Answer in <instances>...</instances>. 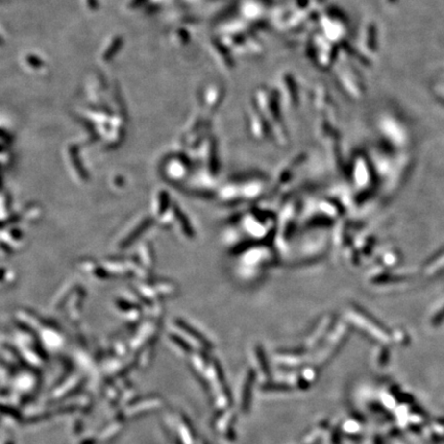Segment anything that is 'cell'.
Returning <instances> with one entry per match:
<instances>
[{"mask_svg":"<svg viewBox=\"0 0 444 444\" xmlns=\"http://www.w3.org/2000/svg\"><path fill=\"white\" fill-rule=\"evenodd\" d=\"M7 444H12V443H7Z\"/></svg>","mask_w":444,"mask_h":444,"instance_id":"1","label":"cell"}]
</instances>
